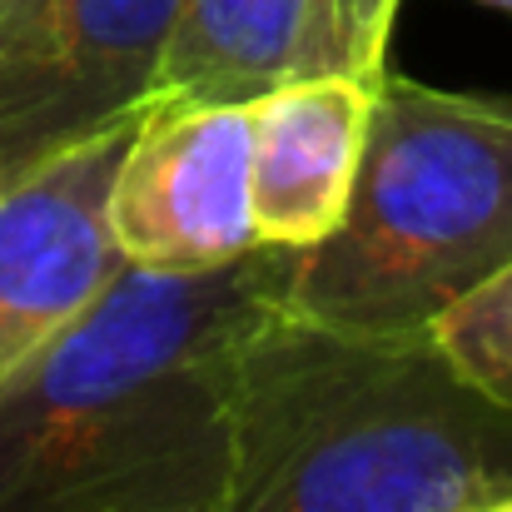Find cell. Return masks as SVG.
<instances>
[{
  "label": "cell",
  "mask_w": 512,
  "mask_h": 512,
  "mask_svg": "<svg viewBox=\"0 0 512 512\" xmlns=\"http://www.w3.org/2000/svg\"><path fill=\"white\" fill-rule=\"evenodd\" d=\"M299 249L120 274L0 378V512H219L239 358Z\"/></svg>",
  "instance_id": "6da1fadb"
},
{
  "label": "cell",
  "mask_w": 512,
  "mask_h": 512,
  "mask_svg": "<svg viewBox=\"0 0 512 512\" xmlns=\"http://www.w3.org/2000/svg\"><path fill=\"white\" fill-rule=\"evenodd\" d=\"M512 493V408L433 339L269 314L239 358L219 512H468Z\"/></svg>",
  "instance_id": "7a4b0ae2"
},
{
  "label": "cell",
  "mask_w": 512,
  "mask_h": 512,
  "mask_svg": "<svg viewBox=\"0 0 512 512\" xmlns=\"http://www.w3.org/2000/svg\"><path fill=\"white\" fill-rule=\"evenodd\" d=\"M512 264V100L383 70L343 219L299 249L284 309L358 339H433Z\"/></svg>",
  "instance_id": "3957f363"
},
{
  "label": "cell",
  "mask_w": 512,
  "mask_h": 512,
  "mask_svg": "<svg viewBox=\"0 0 512 512\" xmlns=\"http://www.w3.org/2000/svg\"><path fill=\"white\" fill-rule=\"evenodd\" d=\"M179 0H40L0 30V189L150 105Z\"/></svg>",
  "instance_id": "277c9868"
},
{
  "label": "cell",
  "mask_w": 512,
  "mask_h": 512,
  "mask_svg": "<svg viewBox=\"0 0 512 512\" xmlns=\"http://www.w3.org/2000/svg\"><path fill=\"white\" fill-rule=\"evenodd\" d=\"M110 234L125 264L199 274L259 244L249 194V105L150 100L110 184Z\"/></svg>",
  "instance_id": "5b68a950"
},
{
  "label": "cell",
  "mask_w": 512,
  "mask_h": 512,
  "mask_svg": "<svg viewBox=\"0 0 512 512\" xmlns=\"http://www.w3.org/2000/svg\"><path fill=\"white\" fill-rule=\"evenodd\" d=\"M135 120L0 189V378L120 274L105 204Z\"/></svg>",
  "instance_id": "8992f818"
},
{
  "label": "cell",
  "mask_w": 512,
  "mask_h": 512,
  "mask_svg": "<svg viewBox=\"0 0 512 512\" xmlns=\"http://www.w3.org/2000/svg\"><path fill=\"white\" fill-rule=\"evenodd\" d=\"M373 85L339 70L294 75L249 100V194L259 244L309 249L348 209L368 145Z\"/></svg>",
  "instance_id": "52a82bcc"
},
{
  "label": "cell",
  "mask_w": 512,
  "mask_h": 512,
  "mask_svg": "<svg viewBox=\"0 0 512 512\" xmlns=\"http://www.w3.org/2000/svg\"><path fill=\"white\" fill-rule=\"evenodd\" d=\"M314 0H179L150 100L249 105L309 75Z\"/></svg>",
  "instance_id": "ba28073f"
},
{
  "label": "cell",
  "mask_w": 512,
  "mask_h": 512,
  "mask_svg": "<svg viewBox=\"0 0 512 512\" xmlns=\"http://www.w3.org/2000/svg\"><path fill=\"white\" fill-rule=\"evenodd\" d=\"M433 343L468 383L512 408V264L473 299L448 309L433 329Z\"/></svg>",
  "instance_id": "9c48e42d"
},
{
  "label": "cell",
  "mask_w": 512,
  "mask_h": 512,
  "mask_svg": "<svg viewBox=\"0 0 512 512\" xmlns=\"http://www.w3.org/2000/svg\"><path fill=\"white\" fill-rule=\"evenodd\" d=\"M403 0H314L309 20V75L339 70L368 85L388 70V40Z\"/></svg>",
  "instance_id": "30bf717a"
},
{
  "label": "cell",
  "mask_w": 512,
  "mask_h": 512,
  "mask_svg": "<svg viewBox=\"0 0 512 512\" xmlns=\"http://www.w3.org/2000/svg\"><path fill=\"white\" fill-rule=\"evenodd\" d=\"M35 5H40V0H0V30H5L10 20H20L25 10H35Z\"/></svg>",
  "instance_id": "8fae6325"
},
{
  "label": "cell",
  "mask_w": 512,
  "mask_h": 512,
  "mask_svg": "<svg viewBox=\"0 0 512 512\" xmlns=\"http://www.w3.org/2000/svg\"><path fill=\"white\" fill-rule=\"evenodd\" d=\"M468 512H512V493H503V498H488V503H478V508Z\"/></svg>",
  "instance_id": "7c38bea8"
},
{
  "label": "cell",
  "mask_w": 512,
  "mask_h": 512,
  "mask_svg": "<svg viewBox=\"0 0 512 512\" xmlns=\"http://www.w3.org/2000/svg\"><path fill=\"white\" fill-rule=\"evenodd\" d=\"M483 5H493V10H508V15H512V0H483Z\"/></svg>",
  "instance_id": "4fadbf2b"
}]
</instances>
